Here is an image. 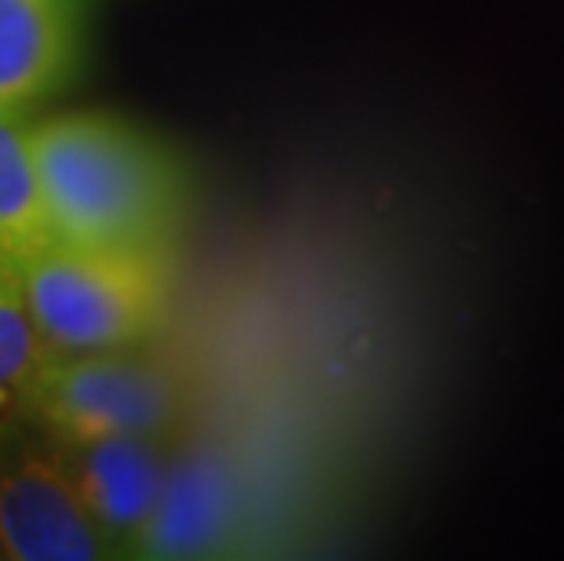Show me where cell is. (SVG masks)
Segmentation results:
<instances>
[{
    "label": "cell",
    "mask_w": 564,
    "mask_h": 561,
    "mask_svg": "<svg viewBox=\"0 0 564 561\" xmlns=\"http://www.w3.org/2000/svg\"><path fill=\"white\" fill-rule=\"evenodd\" d=\"M33 153L55 241L172 248L189 219V172L158 136L113 114L33 121Z\"/></svg>",
    "instance_id": "6da1fadb"
},
{
    "label": "cell",
    "mask_w": 564,
    "mask_h": 561,
    "mask_svg": "<svg viewBox=\"0 0 564 561\" xmlns=\"http://www.w3.org/2000/svg\"><path fill=\"white\" fill-rule=\"evenodd\" d=\"M55 354L124 350L158 336L175 292L172 248L52 241L15 270Z\"/></svg>",
    "instance_id": "7a4b0ae2"
},
{
    "label": "cell",
    "mask_w": 564,
    "mask_h": 561,
    "mask_svg": "<svg viewBox=\"0 0 564 561\" xmlns=\"http://www.w3.org/2000/svg\"><path fill=\"white\" fill-rule=\"evenodd\" d=\"M58 449L124 434H183L189 420L186 379L142 346L52 354L26 404Z\"/></svg>",
    "instance_id": "3957f363"
},
{
    "label": "cell",
    "mask_w": 564,
    "mask_h": 561,
    "mask_svg": "<svg viewBox=\"0 0 564 561\" xmlns=\"http://www.w3.org/2000/svg\"><path fill=\"white\" fill-rule=\"evenodd\" d=\"M245 463L223 441L178 438L161 504L131 558H219L234 554L245 529Z\"/></svg>",
    "instance_id": "277c9868"
},
{
    "label": "cell",
    "mask_w": 564,
    "mask_h": 561,
    "mask_svg": "<svg viewBox=\"0 0 564 561\" xmlns=\"http://www.w3.org/2000/svg\"><path fill=\"white\" fill-rule=\"evenodd\" d=\"M0 558L102 561L113 543L91 521L63 452L30 449L0 471Z\"/></svg>",
    "instance_id": "5b68a950"
},
{
    "label": "cell",
    "mask_w": 564,
    "mask_h": 561,
    "mask_svg": "<svg viewBox=\"0 0 564 561\" xmlns=\"http://www.w3.org/2000/svg\"><path fill=\"white\" fill-rule=\"evenodd\" d=\"M178 438L183 434H124L58 449L77 496L117 558H131L158 510Z\"/></svg>",
    "instance_id": "8992f818"
},
{
    "label": "cell",
    "mask_w": 564,
    "mask_h": 561,
    "mask_svg": "<svg viewBox=\"0 0 564 561\" xmlns=\"http://www.w3.org/2000/svg\"><path fill=\"white\" fill-rule=\"evenodd\" d=\"M80 58L77 0H0V110L30 114L69 85Z\"/></svg>",
    "instance_id": "52a82bcc"
},
{
    "label": "cell",
    "mask_w": 564,
    "mask_h": 561,
    "mask_svg": "<svg viewBox=\"0 0 564 561\" xmlns=\"http://www.w3.org/2000/svg\"><path fill=\"white\" fill-rule=\"evenodd\" d=\"M52 241L55 234L33 153V121L30 114L0 110V267L19 270Z\"/></svg>",
    "instance_id": "ba28073f"
},
{
    "label": "cell",
    "mask_w": 564,
    "mask_h": 561,
    "mask_svg": "<svg viewBox=\"0 0 564 561\" xmlns=\"http://www.w3.org/2000/svg\"><path fill=\"white\" fill-rule=\"evenodd\" d=\"M52 354L55 350L33 321L19 273L11 267H0V420L4 416H26V404Z\"/></svg>",
    "instance_id": "9c48e42d"
}]
</instances>
